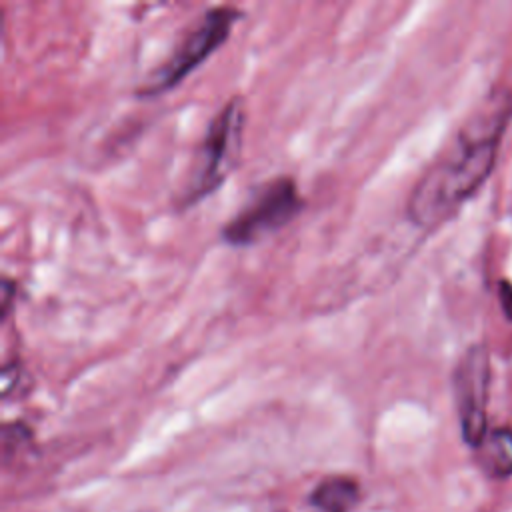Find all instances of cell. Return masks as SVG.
<instances>
[{
  "label": "cell",
  "mask_w": 512,
  "mask_h": 512,
  "mask_svg": "<svg viewBox=\"0 0 512 512\" xmlns=\"http://www.w3.org/2000/svg\"><path fill=\"white\" fill-rule=\"evenodd\" d=\"M512 116V94L492 92L458 128L452 142L422 174L408 198L418 226H438L474 194L494 166L498 142Z\"/></svg>",
  "instance_id": "6da1fadb"
},
{
  "label": "cell",
  "mask_w": 512,
  "mask_h": 512,
  "mask_svg": "<svg viewBox=\"0 0 512 512\" xmlns=\"http://www.w3.org/2000/svg\"><path fill=\"white\" fill-rule=\"evenodd\" d=\"M244 102L232 96L210 120L194 158L192 174L182 190V206L194 204L212 194L234 170L244 134Z\"/></svg>",
  "instance_id": "7a4b0ae2"
},
{
  "label": "cell",
  "mask_w": 512,
  "mask_h": 512,
  "mask_svg": "<svg viewBox=\"0 0 512 512\" xmlns=\"http://www.w3.org/2000/svg\"><path fill=\"white\" fill-rule=\"evenodd\" d=\"M242 12L236 6H214L206 10L170 56L144 80L138 94L156 96L176 86L202 60H206L222 42L228 40L230 30Z\"/></svg>",
  "instance_id": "3957f363"
},
{
  "label": "cell",
  "mask_w": 512,
  "mask_h": 512,
  "mask_svg": "<svg viewBox=\"0 0 512 512\" xmlns=\"http://www.w3.org/2000/svg\"><path fill=\"white\" fill-rule=\"evenodd\" d=\"M302 196L290 176H276L260 184L250 200L224 224L222 238L232 246L260 242L286 226L300 210Z\"/></svg>",
  "instance_id": "277c9868"
},
{
  "label": "cell",
  "mask_w": 512,
  "mask_h": 512,
  "mask_svg": "<svg viewBox=\"0 0 512 512\" xmlns=\"http://www.w3.org/2000/svg\"><path fill=\"white\" fill-rule=\"evenodd\" d=\"M490 358L486 348L470 346L454 370V396L462 436L470 446H478L486 436Z\"/></svg>",
  "instance_id": "5b68a950"
},
{
  "label": "cell",
  "mask_w": 512,
  "mask_h": 512,
  "mask_svg": "<svg viewBox=\"0 0 512 512\" xmlns=\"http://www.w3.org/2000/svg\"><path fill=\"white\" fill-rule=\"evenodd\" d=\"M310 500L322 512H352L360 500V486L350 476H328L314 488Z\"/></svg>",
  "instance_id": "8992f818"
},
{
  "label": "cell",
  "mask_w": 512,
  "mask_h": 512,
  "mask_svg": "<svg viewBox=\"0 0 512 512\" xmlns=\"http://www.w3.org/2000/svg\"><path fill=\"white\" fill-rule=\"evenodd\" d=\"M480 466L490 476L512 474V430L498 428L486 432L484 440L476 446Z\"/></svg>",
  "instance_id": "52a82bcc"
},
{
  "label": "cell",
  "mask_w": 512,
  "mask_h": 512,
  "mask_svg": "<svg viewBox=\"0 0 512 512\" xmlns=\"http://www.w3.org/2000/svg\"><path fill=\"white\" fill-rule=\"evenodd\" d=\"M14 294H16V284L10 278H2V286H0V314H2V320H6L8 314H10Z\"/></svg>",
  "instance_id": "ba28073f"
},
{
  "label": "cell",
  "mask_w": 512,
  "mask_h": 512,
  "mask_svg": "<svg viewBox=\"0 0 512 512\" xmlns=\"http://www.w3.org/2000/svg\"><path fill=\"white\" fill-rule=\"evenodd\" d=\"M500 296H502V306L508 318H512V286L510 284H500Z\"/></svg>",
  "instance_id": "9c48e42d"
}]
</instances>
